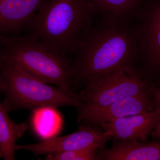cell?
<instances>
[{"label":"cell","mask_w":160,"mask_h":160,"mask_svg":"<svg viewBox=\"0 0 160 160\" xmlns=\"http://www.w3.org/2000/svg\"><path fill=\"white\" fill-rule=\"evenodd\" d=\"M139 56L135 29L127 23L104 22L92 27L72 60L71 90L78 92L95 77L121 69H138Z\"/></svg>","instance_id":"6da1fadb"},{"label":"cell","mask_w":160,"mask_h":160,"mask_svg":"<svg viewBox=\"0 0 160 160\" xmlns=\"http://www.w3.org/2000/svg\"><path fill=\"white\" fill-rule=\"evenodd\" d=\"M96 12L92 0H46L26 34L69 58L93 27Z\"/></svg>","instance_id":"7a4b0ae2"},{"label":"cell","mask_w":160,"mask_h":160,"mask_svg":"<svg viewBox=\"0 0 160 160\" xmlns=\"http://www.w3.org/2000/svg\"><path fill=\"white\" fill-rule=\"evenodd\" d=\"M2 61L13 63L43 82L71 90L72 60L27 34L0 35Z\"/></svg>","instance_id":"3957f363"},{"label":"cell","mask_w":160,"mask_h":160,"mask_svg":"<svg viewBox=\"0 0 160 160\" xmlns=\"http://www.w3.org/2000/svg\"><path fill=\"white\" fill-rule=\"evenodd\" d=\"M2 102L8 112L22 109L34 111L43 107L82 106L78 92L43 82L13 63L2 61Z\"/></svg>","instance_id":"277c9868"},{"label":"cell","mask_w":160,"mask_h":160,"mask_svg":"<svg viewBox=\"0 0 160 160\" xmlns=\"http://www.w3.org/2000/svg\"><path fill=\"white\" fill-rule=\"evenodd\" d=\"M152 90L153 87L138 69H121L90 79L78 92L82 102L81 107L92 108Z\"/></svg>","instance_id":"5b68a950"},{"label":"cell","mask_w":160,"mask_h":160,"mask_svg":"<svg viewBox=\"0 0 160 160\" xmlns=\"http://www.w3.org/2000/svg\"><path fill=\"white\" fill-rule=\"evenodd\" d=\"M112 139L99 125L79 126L77 131L67 135L53 137L34 144H17L16 150H26L38 156L91 148L103 149Z\"/></svg>","instance_id":"8992f818"},{"label":"cell","mask_w":160,"mask_h":160,"mask_svg":"<svg viewBox=\"0 0 160 160\" xmlns=\"http://www.w3.org/2000/svg\"><path fill=\"white\" fill-rule=\"evenodd\" d=\"M154 90L124 98L107 106L78 109L79 126H98L121 118L152 111L158 106Z\"/></svg>","instance_id":"52a82bcc"},{"label":"cell","mask_w":160,"mask_h":160,"mask_svg":"<svg viewBox=\"0 0 160 160\" xmlns=\"http://www.w3.org/2000/svg\"><path fill=\"white\" fill-rule=\"evenodd\" d=\"M138 15L136 29L139 56L149 70L160 69V3L151 4Z\"/></svg>","instance_id":"ba28073f"},{"label":"cell","mask_w":160,"mask_h":160,"mask_svg":"<svg viewBox=\"0 0 160 160\" xmlns=\"http://www.w3.org/2000/svg\"><path fill=\"white\" fill-rule=\"evenodd\" d=\"M160 106L152 111L121 118L99 126L114 140L146 142L157 126Z\"/></svg>","instance_id":"9c48e42d"},{"label":"cell","mask_w":160,"mask_h":160,"mask_svg":"<svg viewBox=\"0 0 160 160\" xmlns=\"http://www.w3.org/2000/svg\"><path fill=\"white\" fill-rule=\"evenodd\" d=\"M46 0H0V35L20 34Z\"/></svg>","instance_id":"30bf717a"},{"label":"cell","mask_w":160,"mask_h":160,"mask_svg":"<svg viewBox=\"0 0 160 160\" xmlns=\"http://www.w3.org/2000/svg\"><path fill=\"white\" fill-rule=\"evenodd\" d=\"M97 160H160V142L115 140L111 148L98 150Z\"/></svg>","instance_id":"8fae6325"},{"label":"cell","mask_w":160,"mask_h":160,"mask_svg":"<svg viewBox=\"0 0 160 160\" xmlns=\"http://www.w3.org/2000/svg\"><path fill=\"white\" fill-rule=\"evenodd\" d=\"M8 113L0 101V158L15 160L17 142L25 134L28 126L25 122H15Z\"/></svg>","instance_id":"7c38bea8"},{"label":"cell","mask_w":160,"mask_h":160,"mask_svg":"<svg viewBox=\"0 0 160 160\" xmlns=\"http://www.w3.org/2000/svg\"><path fill=\"white\" fill-rule=\"evenodd\" d=\"M141 0H92L96 9L102 17L104 22L127 23L138 14Z\"/></svg>","instance_id":"4fadbf2b"},{"label":"cell","mask_w":160,"mask_h":160,"mask_svg":"<svg viewBox=\"0 0 160 160\" xmlns=\"http://www.w3.org/2000/svg\"><path fill=\"white\" fill-rule=\"evenodd\" d=\"M56 109L43 107L33 111V128L37 134L43 139L55 137L62 127V118Z\"/></svg>","instance_id":"5bb4252c"},{"label":"cell","mask_w":160,"mask_h":160,"mask_svg":"<svg viewBox=\"0 0 160 160\" xmlns=\"http://www.w3.org/2000/svg\"><path fill=\"white\" fill-rule=\"evenodd\" d=\"M96 148L73 150L57 154L46 155V160H97Z\"/></svg>","instance_id":"9a60e30c"},{"label":"cell","mask_w":160,"mask_h":160,"mask_svg":"<svg viewBox=\"0 0 160 160\" xmlns=\"http://www.w3.org/2000/svg\"><path fill=\"white\" fill-rule=\"evenodd\" d=\"M152 137L154 139H160V114L158 122L156 128L151 133Z\"/></svg>","instance_id":"2e32d148"},{"label":"cell","mask_w":160,"mask_h":160,"mask_svg":"<svg viewBox=\"0 0 160 160\" xmlns=\"http://www.w3.org/2000/svg\"><path fill=\"white\" fill-rule=\"evenodd\" d=\"M155 97L158 105L160 106V81L159 87V89L158 91H157L156 92Z\"/></svg>","instance_id":"e0dca14e"},{"label":"cell","mask_w":160,"mask_h":160,"mask_svg":"<svg viewBox=\"0 0 160 160\" xmlns=\"http://www.w3.org/2000/svg\"><path fill=\"white\" fill-rule=\"evenodd\" d=\"M2 60L1 57V48H0V95L2 94L1 91V83H2Z\"/></svg>","instance_id":"ac0fdd59"}]
</instances>
